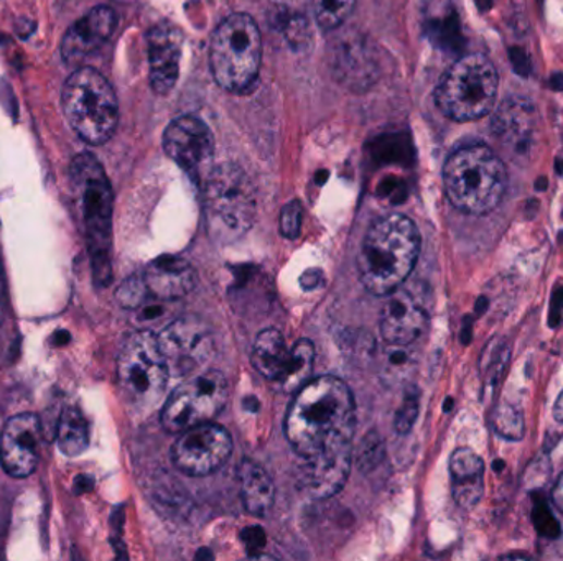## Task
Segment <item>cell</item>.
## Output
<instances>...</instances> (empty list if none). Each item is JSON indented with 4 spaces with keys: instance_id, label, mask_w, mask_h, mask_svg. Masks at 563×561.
Here are the masks:
<instances>
[{
    "instance_id": "e575fe53",
    "label": "cell",
    "mask_w": 563,
    "mask_h": 561,
    "mask_svg": "<svg viewBox=\"0 0 563 561\" xmlns=\"http://www.w3.org/2000/svg\"><path fill=\"white\" fill-rule=\"evenodd\" d=\"M552 501L555 508L559 509L560 512H563V474L559 477V480H556L555 488H553Z\"/></svg>"
},
{
    "instance_id": "6da1fadb",
    "label": "cell",
    "mask_w": 563,
    "mask_h": 561,
    "mask_svg": "<svg viewBox=\"0 0 563 561\" xmlns=\"http://www.w3.org/2000/svg\"><path fill=\"white\" fill-rule=\"evenodd\" d=\"M355 428V397L333 376L308 380L295 392L285 418V435L298 458L353 444Z\"/></svg>"
},
{
    "instance_id": "d590c367",
    "label": "cell",
    "mask_w": 563,
    "mask_h": 561,
    "mask_svg": "<svg viewBox=\"0 0 563 561\" xmlns=\"http://www.w3.org/2000/svg\"><path fill=\"white\" fill-rule=\"evenodd\" d=\"M553 417L556 422H563V390L556 399L555 407H553Z\"/></svg>"
},
{
    "instance_id": "ba28073f",
    "label": "cell",
    "mask_w": 563,
    "mask_h": 561,
    "mask_svg": "<svg viewBox=\"0 0 563 561\" xmlns=\"http://www.w3.org/2000/svg\"><path fill=\"white\" fill-rule=\"evenodd\" d=\"M262 35L247 14L230 15L218 25L209 50L215 82L230 93H244L259 76Z\"/></svg>"
},
{
    "instance_id": "52a82bcc",
    "label": "cell",
    "mask_w": 563,
    "mask_h": 561,
    "mask_svg": "<svg viewBox=\"0 0 563 561\" xmlns=\"http://www.w3.org/2000/svg\"><path fill=\"white\" fill-rule=\"evenodd\" d=\"M64 118L82 141L102 145L114 135L119 102L114 89L99 71L79 68L63 86Z\"/></svg>"
},
{
    "instance_id": "d6986e66",
    "label": "cell",
    "mask_w": 563,
    "mask_h": 561,
    "mask_svg": "<svg viewBox=\"0 0 563 561\" xmlns=\"http://www.w3.org/2000/svg\"><path fill=\"white\" fill-rule=\"evenodd\" d=\"M118 17L108 5L89 11L85 17L79 19L70 27L61 44V57L70 66H78L83 60L95 53L114 34Z\"/></svg>"
},
{
    "instance_id": "e0dca14e",
    "label": "cell",
    "mask_w": 563,
    "mask_h": 561,
    "mask_svg": "<svg viewBox=\"0 0 563 561\" xmlns=\"http://www.w3.org/2000/svg\"><path fill=\"white\" fill-rule=\"evenodd\" d=\"M150 86L157 95L166 96L175 88L183 53V35L175 25L163 22L147 35Z\"/></svg>"
},
{
    "instance_id": "5b68a950",
    "label": "cell",
    "mask_w": 563,
    "mask_h": 561,
    "mask_svg": "<svg viewBox=\"0 0 563 561\" xmlns=\"http://www.w3.org/2000/svg\"><path fill=\"white\" fill-rule=\"evenodd\" d=\"M170 373L156 334L135 331L122 343L118 356V389L135 417L150 414L162 402Z\"/></svg>"
},
{
    "instance_id": "d4e9b609",
    "label": "cell",
    "mask_w": 563,
    "mask_h": 561,
    "mask_svg": "<svg viewBox=\"0 0 563 561\" xmlns=\"http://www.w3.org/2000/svg\"><path fill=\"white\" fill-rule=\"evenodd\" d=\"M315 346L311 341L301 340L292 347L291 364L284 379L280 380L282 389L297 392L310 380L314 373Z\"/></svg>"
},
{
    "instance_id": "f546056e",
    "label": "cell",
    "mask_w": 563,
    "mask_h": 561,
    "mask_svg": "<svg viewBox=\"0 0 563 561\" xmlns=\"http://www.w3.org/2000/svg\"><path fill=\"white\" fill-rule=\"evenodd\" d=\"M408 346H392L388 344V353L384 357V379L388 382L402 379L407 367L411 366V356L407 353Z\"/></svg>"
},
{
    "instance_id": "ffe728a7",
    "label": "cell",
    "mask_w": 563,
    "mask_h": 561,
    "mask_svg": "<svg viewBox=\"0 0 563 561\" xmlns=\"http://www.w3.org/2000/svg\"><path fill=\"white\" fill-rule=\"evenodd\" d=\"M147 289L156 298L172 302L188 295L198 283V273L188 260L176 256H162L154 260L144 272Z\"/></svg>"
},
{
    "instance_id": "7402d4cb",
    "label": "cell",
    "mask_w": 563,
    "mask_h": 561,
    "mask_svg": "<svg viewBox=\"0 0 563 561\" xmlns=\"http://www.w3.org/2000/svg\"><path fill=\"white\" fill-rule=\"evenodd\" d=\"M292 350L276 328H267L257 334L253 347V366L269 380H282L291 364Z\"/></svg>"
},
{
    "instance_id": "277c9868",
    "label": "cell",
    "mask_w": 563,
    "mask_h": 561,
    "mask_svg": "<svg viewBox=\"0 0 563 561\" xmlns=\"http://www.w3.org/2000/svg\"><path fill=\"white\" fill-rule=\"evenodd\" d=\"M443 185L450 203L465 215L485 216L503 202L507 172L503 160L481 142L462 145L443 167Z\"/></svg>"
},
{
    "instance_id": "1f68e13d",
    "label": "cell",
    "mask_w": 563,
    "mask_h": 561,
    "mask_svg": "<svg viewBox=\"0 0 563 561\" xmlns=\"http://www.w3.org/2000/svg\"><path fill=\"white\" fill-rule=\"evenodd\" d=\"M382 453H384V447H382L381 438L376 434H369L365 438V444H363L362 453H359V467L363 471L372 469L378 466L382 460Z\"/></svg>"
},
{
    "instance_id": "8992f818",
    "label": "cell",
    "mask_w": 563,
    "mask_h": 561,
    "mask_svg": "<svg viewBox=\"0 0 563 561\" xmlns=\"http://www.w3.org/2000/svg\"><path fill=\"white\" fill-rule=\"evenodd\" d=\"M206 225L218 243L243 237L256 221V192L241 167L221 163L211 170L203 192Z\"/></svg>"
},
{
    "instance_id": "3957f363",
    "label": "cell",
    "mask_w": 563,
    "mask_h": 561,
    "mask_svg": "<svg viewBox=\"0 0 563 561\" xmlns=\"http://www.w3.org/2000/svg\"><path fill=\"white\" fill-rule=\"evenodd\" d=\"M70 186L88 243L96 283L106 286L112 279V188L95 155L83 151L73 158Z\"/></svg>"
},
{
    "instance_id": "4fadbf2b",
    "label": "cell",
    "mask_w": 563,
    "mask_h": 561,
    "mask_svg": "<svg viewBox=\"0 0 563 561\" xmlns=\"http://www.w3.org/2000/svg\"><path fill=\"white\" fill-rule=\"evenodd\" d=\"M163 150L186 172L198 173L213 158V134L201 119L180 115L163 134Z\"/></svg>"
},
{
    "instance_id": "7c38bea8",
    "label": "cell",
    "mask_w": 563,
    "mask_h": 561,
    "mask_svg": "<svg viewBox=\"0 0 563 561\" xmlns=\"http://www.w3.org/2000/svg\"><path fill=\"white\" fill-rule=\"evenodd\" d=\"M233 453V440L227 428L215 422L182 431L172 448L176 469L186 476L203 477L217 473Z\"/></svg>"
},
{
    "instance_id": "603a6c76",
    "label": "cell",
    "mask_w": 563,
    "mask_h": 561,
    "mask_svg": "<svg viewBox=\"0 0 563 561\" xmlns=\"http://www.w3.org/2000/svg\"><path fill=\"white\" fill-rule=\"evenodd\" d=\"M241 496L250 515L266 517L276 501V485L260 464L244 460L240 467Z\"/></svg>"
},
{
    "instance_id": "30bf717a",
    "label": "cell",
    "mask_w": 563,
    "mask_h": 561,
    "mask_svg": "<svg viewBox=\"0 0 563 561\" xmlns=\"http://www.w3.org/2000/svg\"><path fill=\"white\" fill-rule=\"evenodd\" d=\"M230 399V383L220 370H203L186 377L162 408V425L169 434H182L196 425L213 422Z\"/></svg>"
},
{
    "instance_id": "83f0119b",
    "label": "cell",
    "mask_w": 563,
    "mask_h": 561,
    "mask_svg": "<svg viewBox=\"0 0 563 561\" xmlns=\"http://www.w3.org/2000/svg\"><path fill=\"white\" fill-rule=\"evenodd\" d=\"M149 295L146 279H144V276H137V273L125 279L115 292L118 302L127 309L140 308Z\"/></svg>"
},
{
    "instance_id": "2e32d148",
    "label": "cell",
    "mask_w": 563,
    "mask_h": 561,
    "mask_svg": "<svg viewBox=\"0 0 563 561\" xmlns=\"http://www.w3.org/2000/svg\"><path fill=\"white\" fill-rule=\"evenodd\" d=\"M536 106L523 96H511L492 115V135L510 154L527 155L536 144Z\"/></svg>"
},
{
    "instance_id": "7a4b0ae2",
    "label": "cell",
    "mask_w": 563,
    "mask_h": 561,
    "mask_svg": "<svg viewBox=\"0 0 563 561\" xmlns=\"http://www.w3.org/2000/svg\"><path fill=\"white\" fill-rule=\"evenodd\" d=\"M420 234L407 216H385L372 224L363 241L358 272L371 295L388 296L401 289L417 264Z\"/></svg>"
},
{
    "instance_id": "484cf974",
    "label": "cell",
    "mask_w": 563,
    "mask_h": 561,
    "mask_svg": "<svg viewBox=\"0 0 563 561\" xmlns=\"http://www.w3.org/2000/svg\"><path fill=\"white\" fill-rule=\"evenodd\" d=\"M355 8L356 0H314L315 21L321 31H336Z\"/></svg>"
},
{
    "instance_id": "9a60e30c",
    "label": "cell",
    "mask_w": 563,
    "mask_h": 561,
    "mask_svg": "<svg viewBox=\"0 0 563 561\" xmlns=\"http://www.w3.org/2000/svg\"><path fill=\"white\" fill-rule=\"evenodd\" d=\"M353 444L331 448L314 456L301 458L298 483L308 496L327 499L343 489L350 476Z\"/></svg>"
},
{
    "instance_id": "4dcf8cb0",
    "label": "cell",
    "mask_w": 563,
    "mask_h": 561,
    "mask_svg": "<svg viewBox=\"0 0 563 561\" xmlns=\"http://www.w3.org/2000/svg\"><path fill=\"white\" fill-rule=\"evenodd\" d=\"M304 222V208L301 203L292 202L280 212V234L287 239L298 237Z\"/></svg>"
},
{
    "instance_id": "4316f807",
    "label": "cell",
    "mask_w": 563,
    "mask_h": 561,
    "mask_svg": "<svg viewBox=\"0 0 563 561\" xmlns=\"http://www.w3.org/2000/svg\"><path fill=\"white\" fill-rule=\"evenodd\" d=\"M494 430L506 440H521L524 437V418L514 405L503 404L494 412Z\"/></svg>"
},
{
    "instance_id": "5bb4252c",
    "label": "cell",
    "mask_w": 563,
    "mask_h": 561,
    "mask_svg": "<svg viewBox=\"0 0 563 561\" xmlns=\"http://www.w3.org/2000/svg\"><path fill=\"white\" fill-rule=\"evenodd\" d=\"M40 420L35 414H21L5 424L0 435V463L9 476L28 477L40 461Z\"/></svg>"
},
{
    "instance_id": "ac0fdd59",
    "label": "cell",
    "mask_w": 563,
    "mask_h": 561,
    "mask_svg": "<svg viewBox=\"0 0 563 561\" xmlns=\"http://www.w3.org/2000/svg\"><path fill=\"white\" fill-rule=\"evenodd\" d=\"M427 312L407 290L389 293L381 312V337L392 346H411L427 328Z\"/></svg>"
},
{
    "instance_id": "f1b7e54d",
    "label": "cell",
    "mask_w": 563,
    "mask_h": 561,
    "mask_svg": "<svg viewBox=\"0 0 563 561\" xmlns=\"http://www.w3.org/2000/svg\"><path fill=\"white\" fill-rule=\"evenodd\" d=\"M418 415V390L408 389L405 392L404 399H402L401 407H399L397 414H395L394 427L395 431L401 435L408 434L411 428L414 427L415 420Z\"/></svg>"
},
{
    "instance_id": "44dd1931",
    "label": "cell",
    "mask_w": 563,
    "mask_h": 561,
    "mask_svg": "<svg viewBox=\"0 0 563 561\" xmlns=\"http://www.w3.org/2000/svg\"><path fill=\"white\" fill-rule=\"evenodd\" d=\"M450 476L456 504L463 509L476 508L485 495V463L481 458L469 448H458L450 458Z\"/></svg>"
},
{
    "instance_id": "d6a6232c",
    "label": "cell",
    "mask_w": 563,
    "mask_h": 561,
    "mask_svg": "<svg viewBox=\"0 0 563 561\" xmlns=\"http://www.w3.org/2000/svg\"><path fill=\"white\" fill-rule=\"evenodd\" d=\"M244 544H246L247 550L257 551L266 545V535H264L262 528L249 527L241 534Z\"/></svg>"
},
{
    "instance_id": "8fae6325",
    "label": "cell",
    "mask_w": 563,
    "mask_h": 561,
    "mask_svg": "<svg viewBox=\"0 0 563 561\" xmlns=\"http://www.w3.org/2000/svg\"><path fill=\"white\" fill-rule=\"evenodd\" d=\"M157 341L166 357L170 377L186 379L195 376L215 354L213 333L196 316H182L167 325Z\"/></svg>"
},
{
    "instance_id": "9c48e42d",
    "label": "cell",
    "mask_w": 563,
    "mask_h": 561,
    "mask_svg": "<svg viewBox=\"0 0 563 561\" xmlns=\"http://www.w3.org/2000/svg\"><path fill=\"white\" fill-rule=\"evenodd\" d=\"M498 85L497 68L486 54H465L443 74L436 89V102L453 121H478L497 105Z\"/></svg>"
},
{
    "instance_id": "cb8c5ba5",
    "label": "cell",
    "mask_w": 563,
    "mask_h": 561,
    "mask_svg": "<svg viewBox=\"0 0 563 561\" xmlns=\"http://www.w3.org/2000/svg\"><path fill=\"white\" fill-rule=\"evenodd\" d=\"M57 441L64 456L75 458L85 453L89 444V427L78 408L70 407L61 414Z\"/></svg>"
},
{
    "instance_id": "836d02e7",
    "label": "cell",
    "mask_w": 563,
    "mask_h": 561,
    "mask_svg": "<svg viewBox=\"0 0 563 561\" xmlns=\"http://www.w3.org/2000/svg\"><path fill=\"white\" fill-rule=\"evenodd\" d=\"M323 282V272L318 269L307 270L304 276L301 277L302 289L315 290Z\"/></svg>"
}]
</instances>
